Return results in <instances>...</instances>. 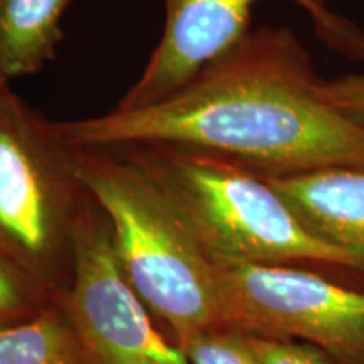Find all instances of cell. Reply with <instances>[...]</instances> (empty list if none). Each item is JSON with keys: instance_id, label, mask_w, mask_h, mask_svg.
I'll list each match as a JSON object with an SVG mask.
<instances>
[{"instance_id": "6da1fadb", "label": "cell", "mask_w": 364, "mask_h": 364, "mask_svg": "<svg viewBox=\"0 0 364 364\" xmlns=\"http://www.w3.org/2000/svg\"><path fill=\"white\" fill-rule=\"evenodd\" d=\"M68 149L171 147L263 177L364 169V127L326 97L311 54L287 27L262 26L157 102L51 122Z\"/></svg>"}, {"instance_id": "7a4b0ae2", "label": "cell", "mask_w": 364, "mask_h": 364, "mask_svg": "<svg viewBox=\"0 0 364 364\" xmlns=\"http://www.w3.org/2000/svg\"><path fill=\"white\" fill-rule=\"evenodd\" d=\"M66 159L110 225L127 280L179 344L225 326L215 262L157 182L117 150L66 147Z\"/></svg>"}, {"instance_id": "3957f363", "label": "cell", "mask_w": 364, "mask_h": 364, "mask_svg": "<svg viewBox=\"0 0 364 364\" xmlns=\"http://www.w3.org/2000/svg\"><path fill=\"white\" fill-rule=\"evenodd\" d=\"M117 152L157 182L215 263H307L361 272L343 250L314 235L267 177L171 147Z\"/></svg>"}, {"instance_id": "277c9868", "label": "cell", "mask_w": 364, "mask_h": 364, "mask_svg": "<svg viewBox=\"0 0 364 364\" xmlns=\"http://www.w3.org/2000/svg\"><path fill=\"white\" fill-rule=\"evenodd\" d=\"M98 208L73 174L66 147L11 86H0V250L26 273Z\"/></svg>"}, {"instance_id": "5b68a950", "label": "cell", "mask_w": 364, "mask_h": 364, "mask_svg": "<svg viewBox=\"0 0 364 364\" xmlns=\"http://www.w3.org/2000/svg\"><path fill=\"white\" fill-rule=\"evenodd\" d=\"M223 324L364 364V292L290 265L215 263Z\"/></svg>"}, {"instance_id": "8992f818", "label": "cell", "mask_w": 364, "mask_h": 364, "mask_svg": "<svg viewBox=\"0 0 364 364\" xmlns=\"http://www.w3.org/2000/svg\"><path fill=\"white\" fill-rule=\"evenodd\" d=\"M71 243V318L90 356L98 364H189L182 349L156 331L147 306L122 272L100 206L76 225Z\"/></svg>"}, {"instance_id": "52a82bcc", "label": "cell", "mask_w": 364, "mask_h": 364, "mask_svg": "<svg viewBox=\"0 0 364 364\" xmlns=\"http://www.w3.org/2000/svg\"><path fill=\"white\" fill-rule=\"evenodd\" d=\"M258 0H164L166 19L159 43L142 75L118 102L139 108L188 83L204 66L230 51L252 31ZM311 17L331 48L364 59V33L318 0H290Z\"/></svg>"}, {"instance_id": "ba28073f", "label": "cell", "mask_w": 364, "mask_h": 364, "mask_svg": "<svg viewBox=\"0 0 364 364\" xmlns=\"http://www.w3.org/2000/svg\"><path fill=\"white\" fill-rule=\"evenodd\" d=\"M267 179L314 235L343 250L364 272V169L329 167Z\"/></svg>"}, {"instance_id": "9c48e42d", "label": "cell", "mask_w": 364, "mask_h": 364, "mask_svg": "<svg viewBox=\"0 0 364 364\" xmlns=\"http://www.w3.org/2000/svg\"><path fill=\"white\" fill-rule=\"evenodd\" d=\"M73 0H0V86L51 61Z\"/></svg>"}, {"instance_id": "30bf717a", "label": "cell", "mask_w": 364, "mask_h": 364, "mask_svg": "<svg viewBox=\"0 0 364 364\" xmlns=\"http://www.w3.org/2000/svg\"><path fill=\"white\" fill-rule=\"evenodd\" d=\"M0 364H80L76 339L53 314L0 324Z\"/></svg>"}, {"instance_id": "8fae6325", "label": "cell", "mask_w": 364, "mask_h": 364, "mask_svg": "<svg viewBox=\"0 0 364 364\" xmlns=\"http://www.w3.org/2000/svg\"><path fill=\"white\" fill-rule=\"evenodd\" d=\"M179 348L189 364H258L247 332L230 326L196 332Z\"/></svg>"}, {"instance_id": "7c38bea8", "label": "cell", "mask_w": 364, "mask_h": 364, "mask_svg": "<svg viewBox=\"0 0 364 364\" xmlns=\"http://www.w3.org/2000/svg\"><path fill=\"white\" fill-rule=\"evenodd\" d=\"M248 341L258 364H341L331 354L302 341L258 334H248Z\"/></svg>"}, {"instance_id": "4fadbf2b", "label": "cell", "mask_w": 364, "mask_h": 364, "mask_svg": "<svg viewBox=\"0 0 364 364\" xmlns=\"http://www.w3.org/2000/svg\"><path fill=\"white\" fill-rule=\"evenodd\" d=\"M31 304L26 272L0 250V324L19 317Z\"/></svg>"}, {"instance_id": "5bb4252c", "label": "cell", "mask_w": 364, "mask_h": 364, "mask_svg": "<svg viewBox=\"0 0 364 364\" xmlns=\"http://www.w3.org/2000/svg\"><path fill=\"white\" fill-rule=\"evenodd\" d=\"M324 91L339 112L364 127V71L324 80Z\"/></svg>"}, {"instance_id": "9a60e30c", "label": "cell", "mask_w": 364, "mask_h": 364, "mask_svg": "<svg viewBox=\"0 0 364 364\" xmlns=\"http://www.w3.org/2000/svg\"><path fill=\"white\" fill-rule=\"evenodd\" d=\"M318 2H322V4H327V0H318Z\"/></svg>"}]
</instances>
